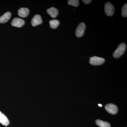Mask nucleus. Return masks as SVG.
<instances>
[{
    "label": "nucleus",
    "instance_id": "423d86ee",
    "mask_svg": "<svg viewBox=\"0 0 127 127\" xmlns=\"http://www.w3.org/2000/svg\"><path fill=\"white\" fill-rule=\"evenodd\" d=\"M25 21L23 19L19 18H14L11 22L12 26L20 28L22 27L25 24Z\"/></svg>",
    "mask_w": 127,
    "mask_h": 127
},
{
    "label": "nucleus",
    "instance_id": "4468645a",
    "mask_svg": "<svg viewBox=\"0 0 127 127\" xmlns=\"http://www.w3.org/2000/svg\"><path fill=\"white\" fill-rule=\"evenodd\" d=\"M67 3L70 5L77 7L79 5V1L78 0H69L68 1Z\"/></svg>",
    "mask_w": 127,
    "mask_h": 127
},
{
    "label": "nucleus",
    "instance_id": "9d476101",
    "mask_svg": "<svg viewBox=\"0 0 127 127\" xmlns=\"http://www.w3.org/2000/svg\"><path fill=\"white\" fill-rule=\"evenodd\" d=\"M48 14L53 18H56L58 14V10L54 7H52L47 10Z\"/></svg>",
    "mask_w": 127,
    "mask_h": 127
},
{
    "label": "nucleus",
    "instance_id": "20e7f679",
    "mask_svg": "<svg viewBox=\"0 0 127 127\" xmlns=\"http://www.w3.org/2000/svg\"><path fill=\"white\" fill-rule=\"evenodd\" d=\"M86 26L84 23H81L78 26L76 30V36L78 37H81L83 35L86 30Z\"/></svg>",
    "mask_w": 127,
    "mask_h": 127
},
{
    "label": "nucleus",
    "instance_id": "39448f33",
    "mask_svg": "<svg viewBox=\"0 0 127 127\" xmlns=\"http://www.w3.org/2000/svg\"><path fill=\"white\" fill-rule=\"evenodd\" d=\"M105 108L108 112L111 114H116L118 111L117 107L115 104L112 103H109L107 104L105 106Z\"/></svg>",
    "mask_w": 127,
    "mask_h": 127
},
{
    "label": "nucleus",
    "instance_id": "f03ea898",
    "mask_svg": "<svg viewBox=\"0 0 127 127\" xmlns=\"http://www.w3.org/2000/svg\"><path fill=\"white\" fill-rule=\"evenodd\" d=\"M105 62V59L102 58L94 56L90 58L89 62L91 65L97 66L102 65Z\"/></svg>",
    "mask_w": 127,
    "mask_h": 127
},
{
    "label": "nucleus",
    "instance_id": "f3484780",
    "mask_svg": "<svg viewBox=\"0 0 127 127\" xmlns=\"http://www.w3.org/2000/svg\"><path fill=\"white\" fill-rule=\"evenodd\" d=\"M98 106H99V107H102V105L101 104H98Z\"/></svg>",
    "mask_w": 127,
    "mask_h": 127
},
{
    "label": "nucleus",
    "instance_id": "2eb2a0df",
    "mask_svg": "<svg viewBox=\"0 0 127 127\" xmlns=\"http://www.w3.org/2000/svg\"><path fill=\"white\" fill-rule=\"evenodd\" d=\"M122 16L123 17H127V4H125L123 6L122 9Z\"/></svg>",
    "mask_w": 127,
    "mask_h": 127
},
{
    "label": "nucleus",
    "instance_id": "f257e3e1",
    "mask_svg": "<svg viewBox=\"0 0 127 127\" xmlns=\"http://www.w3.org/2000/svg\"><path fill=\"white\" fill-rule=\"evenodd\" d=\"M126 45L125 43H121L115 50L113 54L114 58H117L123 55L126 50Z\"/></svg>",
    "mask_w": 127,
    "mask_h": 127
},
{
    "label": "nucleus",
    "instance_id": "1a4fd4ad",
    "mask_svg": "<svg viewBox=\"0 0 127 127\" xmlns=\"http://www.w3.org/2000/svg\"><path fill=\"white\" fill-rule=\"evenodd\" d=\"M11 13L9 12H6L0 17V23H4L7 22L11 17Z\"/></svg>",
    "mask_w": 127,
    "mask_h": 127
},
{
    "label": "nucleus",
    "instance_id": "f8f14e48",
    "mask_svg": "<svg viewBox=\"0 0 127 127\" xmlns=\"http://www.w3.org/2000/svg\"><path fill=\"white\" fill-rule=\"evenodd\" d=\"M96 123L100 127H111V125L109 123L101 120H96Z\"/></svg>",
    "mask_w": 127,
    "mask_h": 127
},
{
    "label": "nucleus",
    "instance_id": "dca6fc26",
    "mask_svg": "<svg viewBox=\"0 0 127 127\" xmlns=\"http://www.w3.org/2000/svg\"><path fill=\"white\" fill-rule=\"evenodd\" d=\"M83 2H84L85 4H89L92 1L91 0H82Z\"/></svg>",
    "mask_w": 127,
    "mask_h": 127
},
{
    "label": "nucleus",
    "instance_id": "6e6552de",
    "mask_svg": "<svg viewBox=\"0 0 127 127\" xmlns=\"http://www.w3.org/2000/svg\"><path fill=\"white\" fill-rule=\"evenodd\" d=\"M29 10L28 8L22 7L18 10V15L22 18H25L28 16L29 14Z\"/></svg>",
    "mask_w": 127,
    "mask_h": 127
},
{
    "label": "nucleus",
    "instance_id": "ddd939ff",
    "mask_svg": "<svg viewBox=\"0 0 127 127\" xmlns=\"http://www.w3.org/2000/svg\"><path fill=\"white\" fill-rule=\"evenodd\" d=\"M49 23H50V27L53 29H56L59 25V21L56 20H53L50 21Z\"/></svg>",
    "mask_w": 127,
    "mask_h": 127
},
{
    "label": "nucleus",
    "instance_id": "0eeeda50",
    "mask_svg": "<svg viewBox=\"0 0 127 127\" xmlns=\"http://www.w3.org/2000/svg\"><path fill=\"white\" fill-rule=\"evenodd\" d=\"M42 19L40 15H36L34 16L31 21L32 26H36L37 25H40L42 23Z\"/></svg>",
    "mask_w": 127,
    "mask_h": 127
},
{
    "label": "nucleus",
    "instance_id": "9b49d317",
    "mask_svg": "<svg viewBox=\"0 0 127 127\" xmlns=\"http://www.w3.org/2000/svg\"><path fill=\"white\" fill-rule=\"evenodd\" d=\"M0 123L2 125L7 126L9 124V121L7 117L0 111Z\"/></svg>",
    "mask_w": 127,
    "mask_h": 127
},
{
    "label": "nucleus",
    "instance_id": "7ed1b4c3",
    "mask_svg": "<svg viewBox=\"0 0 127 127\" xmlns=\"http://www.w3.org/2000/svg\"><path fill=\"white\" fill-rule=\"evenodd\" d=\"M104 12L107 16H111L114 12V7L113 5L109 2H107L104 5Z\"/></svg>",
    "mask_w": 127,
    "mask_h": 127
}]
</instances>
